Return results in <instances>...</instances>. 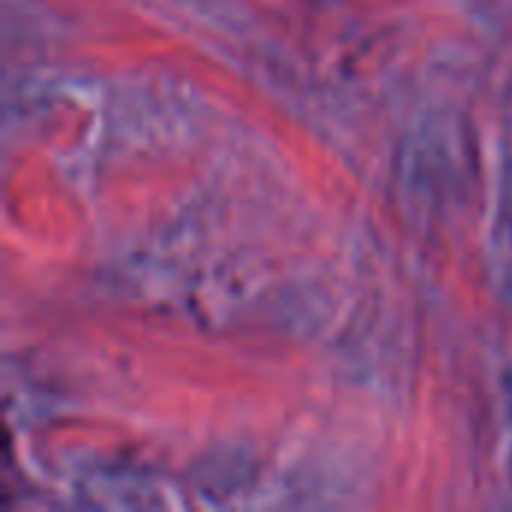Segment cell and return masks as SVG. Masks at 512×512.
Returning a JSON list of instances; mask_svg holds the SVG:
<instances>
[]
</instances>
